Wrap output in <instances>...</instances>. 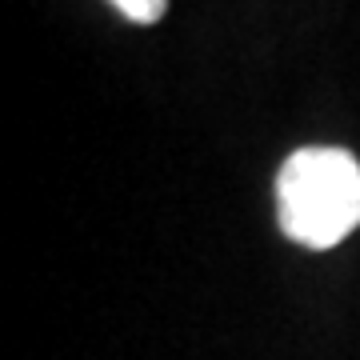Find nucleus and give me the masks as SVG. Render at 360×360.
I'll return each instance as SVG.
<instances>
[{
	"label": "nucleus",
	"mask_w": 360,
	"mask_h": 360,
	"mask_svg": "<svg viewBox=\"0 0 360 360\" xmlns=\"http://www.w3.org/2000/svg\"><path fill=\"white\" fill-rule=\"evenodd\" d=\"M276 217L296 245H340L360 224V160L345 148L292 153L276 176Z\"/></svg>",
	"instance_id": "1"
},
{
	"label": "nucleus",
	"mask_w": 360,
	"mask_h": 360,
	"mask_svg": "<svg viewBox=\"0 0 360 360\" xmlns=\"http://www.w3.org/2000/svg\"><path fill=\"white\" fill-rule=\"evenodd\" d=\"M112 4L129 16L132 25H153V20H160V16H165L168 0H112Z\"/></svg>",
	"instance_id": "2"
}]
</instances>
